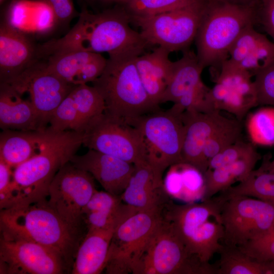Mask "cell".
Segmentation results:
<instances>
[{"mask_svg": "<svg viewBox=\"0 0 274 274\" xmlns=\"http://www.w3.org/2000/svg\"><path fill=\"white\" fill-rule=\"evenodd\" d=\"M131 16L122 9L92 13L84 7L72 28L63 37L40 44L43 57L60 51L81 50L109 55L138 51L148 44L129 25Z\"/></svg>", "mask_w": 274, "mask_h": 274, "instance_id": "1", "label": "cell"}, {"mask_svg": "<svg viewBox=\"0 0 274 274\" xmlns=\"http://www.w3.org/2000/svg\"><path fill=\"white\" fill-rule=\"evenodd\" d=\"M82 143V132H55L38 153L14 168L9 191L0 199L1 210L47 199L55 175Z\"/></svg>", "mask_w": 274, "mask_h": 274, "instance_id": "2", "label": "cell"}, {"mask_svg": "<svg viewBox=\"0 0 274 274\" xmlns=\"http://www.w3.org/2000/svg\"><path fill=\"white\" fill-rule=\"evenodd\" d=\"M142 53L109 55L103 72L92 82L104 100L105 113L128 123L160 109L148 95L136 66V58Z\"/></svg>", "mask_w": 274, "mask_h": 274, "instance_id": "3", "label": "cell"}, {"mask_svg": "<svg viewBox=\"0 0 274 274\" xmlns=\"http://www.w3.org/2000/svg\"><path fill=\"white\" fill-rule=\"evenodd\" d=\"M255 5L207 0L195 40L196 56L202 67L219 68L229 57L233 43L257 18Z\"/></svg>", "mask_w": 274, "mask_h": 274, "instance_id": "4", "label": "cell"}, {"mask_svg": "<svg viewBox=\"0 0 274 274\" xmlns=\"http://www.w3.org/2000/svg\"><path fill=\"white\" fill-rule=\"evenodd\" d=\"M1 232L30 241L57 253L67 264L77 247V234L50 207L47 199L1 210Z\"/></svg>", "mask_w": 274, "mask_h": 274, "instance_id": "5", "label": "cell"}, {"mask_svg": "<svg viewBox=\"0 0 274 274\" xmlns=\"http://www.w3.org/2000/svg\"><path fill=\"white\" fill-rule=\"evenodd\" d=\"M222 200L214 196L199 202L178 204L170 199L163 208L164 217L174 226L189 250L203 263L223 246Z\"/></svg>", "mask_w": 274, "mask_h": 274, "instance_id": "6", "label": "cell"}, {"mask_svg": "<svg viewBox=\"0 0 274 274\" xmlns=\"http://www.w3.org/2000/svg\"><path fill=\"white\" fill-rule=\"evenodd\" d=\"M192 254L163 216L149 236L132 269L133 274H215Z\"/></svg>", "mask_w": 274, "mask_h": 274, "instance_id": "7", "label": "cell"}, {"mask_svg": "<svg viewBox=\"0 0 274 274\" xmlns=\"http://www.w3.org/2000/svg\"><path fill=\"white\" fill-rule=\"evenodd\" d=\"M181 115L170 109H159L129 122L139 129L146 161L161 184L164 171L171 165L182 162L185 127Z\"/></svg>", "mask_w": 274, "mask_h": 274, "instance_id": "8", "label": "cell"}, {"mask_svg": "<svg viewBox=\"0 0 274 274\" xmlns=\"http://www.w3.org/2000/svg\"><path fill=\"white\" fill-rule=\"evenodd\" d=\"M207 0L172 11L149 16H132L148 44L157 45L170 52L187 49L195 40Z\"/></svg>", "mask_w": 274, "mask_h": 274, "instance_id": "9", "label": "cell"}, {"mask_svg": "<svg viewBox=\"0 0 274 274\" xmlns=\"http://www.w3.org/2000/svg\"><path fill=\"white\" fill-rule=\"evenodd\" d=\"M222 200L223 244L242 247L267 233L274 225V203L245 195Z\"/></svg>", "mask_w": 274, "mask_h": 274, "instance_id": "10", "label": "cell"}, {"mask_svg": "<svg viewBox=\"0 0 274 274\" xmlns=\"http://www.w3.org/2000/svg\"><path fill=\"white\" fill-rule=\"evenodd\" d=\"M82 144L134 164L146 162L139 129L105 112L87 125L83 131Z\"/></svg>", "mask_w": 274, "mask_h": 274, "instance_id": "11", "label": "cell"}, {"mask_svg": "<svg viewBox=\"0 0 274 274\" xmlns=\"http://www.w3.org/2000/svg\"><path fill=\"white\" fill-rule=\"evenodd\" d=\"M163 207L138 211L117 225L104 269L106 273H132L144 245L163 217Z\"/></svg>", "mask_w": 274, "mask_h": 274, "instance_id": "12", "label": "cell"}, {"mask_svg": "<svg viewBox=\"0 0 274 274\" xmlns=\"http://www.w3.org/2000/svg\"><path fill=\"white\" fill-rule=\"evenodd\" d=\"M94 178L70 161L63 165L52 180L48 203L77 235L83 221V211L97 191Z\"/></svg>", "mask_w": 274, "mask_h": 274, "instance_id": "13", "label": "cell"}, {"mask_svg": "<svg viewBox=\"0 0 274 274\" xmlns=\"http://www.w3.org/2000/svg\"><path fill=\"white\" fill-rule=\"evenodd\" d=\"M253 76L238 67L228 59L219 68L210 88L207 99L213 111H226L242 121L253 108L258 106Z\"/></svg>", "mask_w": 274, "mask_h": 274, "instance_id": "14", "label": "cell"}, {"mask_svg": "<svg viewBox=\"0 0 274 274\" xmlns=\"http://www.w3.org/2000/svg\"><path fill=\"white\" fill-rule=\"evenodd\" d=\"M1 273L59 274L66 263L54 251L33 242L1 232Z\"/></svg>", "mask_w": 274, "mask_h": 274, "instance_id": "15", "label": "cell"}, {"mask_svg": "<svg viewBox=\"0 0 274 274\" xmlns=\"http://www.w3.org/2000/svg\"><path fill=\"white\" fill-rule=\"evenodd\" d=\"M20 94L28 92L45 128L54 112L75 86L48 71L40 60L8 84Z\"/></svg>", "mask_w": 274, "mask_h": 274, "instance_id": "16", "label": "cell"}, {"mask_svg": "<svg viewBox=\"0 0 274 274\" xmlns=\"http://www.w3.org/2000/svg\"><path fill=\"white\" fill-rule=\"evenodd\" d=\"M38 46L28 33L2 20L0 25V80L8 84L40 59Z\"/></svg>", "mask_w": 274, "mask_h": 274, "instance_id": "17", "label": "cell"}, {"mask_svg": "<svg viewBox=\"0 0 274 274\" xmlns=\"http://www.w3.org/2000/svg\"><path fill=\"white\" fill-rule=\"evenodd\" d=\"M45 59L48 71L74 86L93 82L101 75L107 61L100 53L81 50L56 51Z\"/></svg>", "mask_w": 274, "mask_h": 274, "instance_id": "18", "label": "cell"}, {"mask_svg": "<svg viewBox=\"0 0 274 274\" xmlns=\"http://www.w3.org/2000/svg\"><path fill=\"white\" fill-rule=\"evenodd\" d=\"M70 161L96 180L105 191L120 196L134 170V164L92 149L82 155H74Z\"/></svg>", "mask_w": 274, "mask_h": 274, "instance_id": "19", "label": "cell"}, {"mask_svg": "<svg viewBox=\"0 0 274 274\" xmlns=\"http://www.w3.org/2000/svg\"><path fill=\"white\" fill-rule=\"evenodd\" d=\"M181 116L185 127L182 162L196 167L203 173L202 156L204 147L227 118L217 111L203 113L187 110Z\"/></svg>", "mask_w": 274, "mask_h": 274, "instance_id": "20", "label": "cell"}, {"mask_svg": "<svg viewBox=\"0 0 274 274\" xmlns=\"http://www.w3.org/2000/svg\"><path fill=\"white\" fill-rule=\"evenodd\" d=\"M246 27L231 46L228 59L253 76L274 59V43L256 30Z\"/></svg>", "mask_w": 274, "mask_h": 274, "instance_id": "21", "label": "cell"}, {"mask_svg": "<svg viewBox=\"0 0 274 274\" xmlns=\"http://www.w3.org/2000/svg\"><path fill=\"white\" fill-rule=\"evenodd\" d=\"M134 170L125 189L120 195L122 201L137 211L162 207L172 199L163 184L156 180L146 162L134 164Z\"/></svg>", "mask_w": 274, "mask_h": 274, "instance_id": "22", "label": "cell"}, {"mask_svg": "<svg viewBox=\"0 0 274 274\" xmlns=\"http://www.w3.org/2000/svg\"><path fill=\"white\" fill-rule=\"evenodd\" d=\"M55 132L48 128L32 131L3 130L0 134V159L15 168L38 153Z\"/></svg>", "mask_w": 274, "mask_h": 274, "instance_id": "23", "label": "cell"}, {"mask_svg": "<svg viewBox=\"0 0 274 274\" xmlns=\"http://www.w3.org/2000/svg\"><path fill=\"white\" fill-rule=\"evenodd\" d=\"M0 127L2 129L32 131L45 129L30 100H24L10 86L1 83Z\"/></svg>", "mask_w": 274, "mask_h": 274, "instance_id": "24", "label": "cell"}, {"mask_svg": "<svg viewBox=\"0 0 274 274\" xmlns=\"http://www.w3.org/2000/svg\"><path fill=\"white\" fill-rule=\"evenodd\" d=\"M163 186L172 199L185 203L204 200L206 193L204 174L196 167L183 162L168 167L163 180Z\"/></svg>", "mask_w": 274, "mask_h": 274, "instance_id": "25", "label": "cell"}, {"mask_svg": "<svg viewBox=\"0 0 274 274\" xmlns=\"http://www.w3.org/2000/svg\"><path fill=\"white\" fill-rule=\"evenodd\" d=\"M170 52L158 46L153 52L140 55L136 66L143 84L151 100L159 106L170 79L173 62L169 59Z\"/></svg>", "mask_w": 274, "mask_h": 274, "instance_id": "26", "label": "cell"}, {"mask_svg": "<svg viewBox=\"0 0 274 274\" xmlns=\"http://www.w3.org/2000/svg\"><path fill=\"white\" fill-rule=\"evenodd\" d=\"M133 211L132 207L122 201L120 196L96 191L85 207L82 219L87 231L108 229L115 226Z\"/></svg>", "mask_w": 274, "mask_h": 274, "instance_id": "27", "label": "cell"}, {"mask_svg": "<svg viewBox=\"0 0 274 274\" xmlns=\"http://www.w3.org/2000/svg\"><path fill=\"white\" fill-rule=\"evenodd\" d=\"M116 226L87 231L76 251L72 273L99 274L104 270Z\"/></svg>", "mask_w": 274, "mask_h": 274, "instance_id": "28", "label": "cell"}, {"mask_svg": "<svg viewBox=\"0 0 274 274\" xmlns=\"http://www.w3.org/2000/svg\"><path fill=\"white\" fill-rule=\"evenodd\" d=\"M203 68L196 54L188 49L183 51V56L174 61L169 82L161 100L175 103L183 95L203 84L201 78Z\"/></svg>", "mask_w": 274, "mask_h": 274, "instance_id": "29", "label": "cell"}, {"mask_svg": "<svg viewBox=\"0 0 274 274\" xmlns=\"http://www.w3.org/2000/svg\"><path fill=\"white\" fill-rule=\"evenodd\" d=\"M256 149L231 163L204 173L206 193L204 199L211 198L235 183L244 180L254 169L260 159Z\"/></svg>", "mask_w": 274, "mask_h": 274, "instance_id": "30", "label": "cell"}, {"mask_svg": "<svg viewBox=\"0 0 274 274\" xmlns=\"http://www.w3.org/2000/svg\"><path fill=\"white\" fill-rule=\"evenodd\" d=\"M215 274H274V267L259 261L238 247L223 244Z\"/></svg>", "mask_w": 274, "mask_h": 274, "instance_id": "31", "label": "cell"}, {"mask_svg": "<svg viewBox=\"0 0 274 274\" xmlns=\"http://www.w3.org/2000/svg\"><path fill=\"white\" fill-rule=\"evenodd\" d=\"M223 197L245 195L274 203V170L262 162L243 181L219 193Z\"/></svg>", "mask_w": 274, "mask_h": 274, "instance_id": "32", "label": "cell"}, {"mask_svg": "<svg viewBox=\"0 0 274 274\" xmlns=\"http://www.w3.org/2000/svg\"><path fill=\"white\" fill-rule=\"evenodd\" d=\"M70 93L74 99L78 114L77 131L83 132L93 118L105 112V101L97 89L87 84L75 86Z\"/></svg>", "mask_w": 274, "mask_h": 274, "instance_id": "33", "label": "cell"}, {"mask_svg": "<svg viewBox=\"0 0 274 274\" xmlns=\"http://www.w3.org/2000/svg\"><path fill=\"white\" fill-rule=\"evenodd\" d=\"M246 128L253 144L274 145V107H264L249 114L247 117Z\"/></svg>", "mask_w": 274, "mask_h": 274, "instance_id": "34", "label": "cell"}, {"mask_svg": "<svg viewBox=\"0 0 274 274\" xmlns=\"http://www.w3.org/2000/svg\"><path fill=\"white\" fill-rule=\"evenodd\" d=\"M242 121L226 119L208 140L204 147L202 161L203 173L207 170L210 160L218 153L240 139Z\"/></svg>", "mask_w": 274, "mask_h": 274, "instance_id": "35", "label": "cell"}, {"mask_svg": "<svg viewBox=\"0 0 274 274\" xmlns=\"http://www.w3.org/2000/svg\"><path fill=\"white\" fill-rule=\"evenodd\" d=\"M203 0H126L132 16H149L183 8Z\"/></svg>", "mask_w": 274, "mask_h": 274, "instance_id": "36", "label": "cell"}, {"mask_svg": "<svg viewBox=\"0 0 274 274\" xmlns=\"http://www.w3.org/2000/svg\"><path fill=\"white\" fill-rule=\"evenodd\" d=\"M49 124L47 128L54 132L77 131L78 114L74 99L70 92L54 112Z\"/></svg>", "mask_w": 274, "mask_h": 274, "instance_id": "37", "label": "cell"}, {"mask_svg": "<svg viewBox=\"0 0 274 274\" xmlns=\"http://www.w3.org/2000/svg\"><path fill=\"white\" fill-rule=\"evenodd\" d=\"M238 248L254 259L274 266V225L261 237Z\"/></svg>", "mask_w": 274, "mask_h": 274, "instance_id": "38", "label": "cell"}, {"mask_svg": "<svg viewBox=\"0 0 274 274\" xmlns=\"http://www.w3.org/2000/svg\"><path fill=\"white\" fill-rule=\"evenodd\" d=\"M258 105L274 106V59L254 75Z\"/></svg>", "mask_w": 274, "mask_h": 274, "instance_id": "39", "label": "cell"}, {"mask_svg": "<svg viewBox=\"0 0 274 274\" xmlns=\"http://www.w3.org/2000/svg\"><path fill=\"white\" fill-rule=\"evenodd\" d=\"M255 149L251 143L239 139L214 156L209 163L207 171L236 161Z\"/></svg>", "mask_w": 274, "mask_h": 274, "instance_id": "40", "label": "cell"}, {"mask_svg": "<svg viewBox=\"0 0 274 274\" xmlns=\"http://www.w3.org/2000/svg\"><path fill=\"white\" fill-rule=\"evenodd\" d=\"M41 2L34 15L32 30L39 35H46L58 26V23L51 7Z\"/></svg>", "mask_w": 274, "mask_h": 274, "instance_id": "41", "label": "cell"}, {"mask_svg": "<svg viewBox=\"0 0 274 274\" xmlns=\"http://www.w3.org/2000/svg\"><path fill=\"white\" fill-rule=\"evenodd\" d=\"M11 26L25 32L28 20V11L25 3L21 0L11 1L3 20Z\"/></svg>", "mask_w": 274, "mask_h": 274, "instance_id": "42", "label": "cell"}, {"mask_svg": "<svg viewBox=\"0 0 274 274\" xmlns=\"http://www.w3.org/2000/svg\"><path fill=\"white\" fill-rule=\"evenodd\" d=\"M52 9L58 26L67 25L77 15L73 0H40Z\"/></svg>", "mask_w": 274, "mask_h": 274, "instance_id": "43", "label": "cell"}, {"mask_svg": "<svg viewBox=\"0 0 274 274\" xmlns=\"http://www.w3.org/2000/svg\"><path fill=\"white\" fill-rule=\"evenodd\" d=\"M262 3L261 22L266 31L274 40V0H260Z\"/></svg>", "mask_w": 274, "mask_h": 274, "instance_id": "44", "label": "cell"}, {"mask_svg": "<svg viewBox=\"0 0 274 274\" xmlns=\"http://www.w3.org/2000/svg\"><path fill=\"white\" fill-rule=\"evenodd\" d=\"M12 168L0 159V198L6 195L10 187L13 177Z\"/></svg>", "mask_w": 274, "mask_h": 274, "instance_id": "45", "label": "cell"}, {"mask_svg": "<svg viewBox=\"0 0 274 274\" xmlns=\"http://www.w3.org/2000/svg\"><path fill=\"white\" fill-rule=\"evenodd\" d=\"M223 2L242 5H255L258 0H220Z\"/></svg>", "mask_w": 274, "mask_h": 274, "instance_id": "46", "label": "cell"}, {"mask_svg": "<svg viewBox=\"0 0 274 274\" xmlns=\"http://www.w3.org/2000/svg\"><path fill=\"white\" fill-rule=\"evenodd\" d=\"M266 167L270 170H274V158L270 161L268 157L264 158L262 162Z\"/></svg>", "mask_w": 274, "mask_h": 274, "instance_id": "47", "label": "cell"}, {"mask_svg": "<svg viewBox=\"0 0 274 274\" xmlns=\"http://www.w3.org/2000/svg\"><path fill=\"white\" fill-rule=\"evenodd\" d=\"M79 1H82V2H86V3H91L95 0H79Z\"/></svg>", "mask_w": 274, "mask_h": 274, "instance_id": "48", "label": "cell"}, {"mask_svg": "<svg viewBox=\"0 0 274 274\" xmlns=\"http://www.w3.org/2000/svg\"><path fill=\"white\" fill-rule=\"evenodd\" d=\"M6 0H0L1 5L3 4Z\"/></svg>", "mask_w": 274, "mask_h": 274, "instance_id": "49", "label": "cell"}, {"mask_svg": "<svg viewBox=\"0 0 274 274\" xmlns=\"http://www.w3.org/2000/svg\"><path fill=\"white\" fill-rule=\"evenodd\" d=\"M15 1V0H11V1Z\"/></svg>", "mask_w": 274, "mask_h": 274, "instance_id": "50", "label": "cell"}, {"mask_svg": "<svg viewBox=\"0 0 274 274\" xmlns=\"http://www.w3.org/2000/svg\"><path fill=\"white\" fill-rule=\"evenodd\" d=\"M125 1H126V0H125Z\"/></svg>", "mask_w": 274, "mask_h": 274, "instance_id": "51", "label": "cell"}]
</instances>
